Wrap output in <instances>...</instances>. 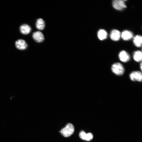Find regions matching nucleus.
Returning a JSON list of instances; mask_svg holds the SVG:
<instances>
[{
  "instance_id": "423d86ee",
  "label": "nucleus",
  "mask_w": 142,
  "mask_h": 142,
  "mask_svg": "<svg viewBox=\"0 0 142 142\" xmlns=\"http://www.w3.org/2000/svg\"><path fill=\"white\" fill-rule=\"evenodd\" d=\"M32 37L35 41L38 43L43 42L44 39V37L43 34L41 32L39 31L33 33Z\"/></svg>"
},
{
  "instance_id": "2eb2a0df",
  "label": "nucleus",
  "mask_w": 142,
  "mask_h": 142,
  "mask_svg": "<svg viewBox=\"0 0 142 142\" xmlns=\"http://www.w3.org/2000/svg\"><path fill=\"white\" fill-rule=\"evenodd\" d=\"M86 134L84 131H82L80 133L79 136L81 139L85 140Z\"/></svg>"
},
{
  "instance_id": "f8f14e48",
  "label": "nucleus",
  "mask_w": 142,
  "mask_h": 142,
  "mask_svg": "<svg viewBox=\"0 0 142 142\" xmlns=\"http://www.w3.org/2000/svg\"><path fill=\"white\" fill-rule=\"evenodd\" d=\"M133 42L134 45L138 47L141 46L142 37L140 35H137L134 38Z\"/></svg>"
},
{
  "instance_id": "9b49d317",
  "label": "nucleus",
  "mask_w": 142,
  "mask_h": 142,
  "mask_svg": "<svg viewBox=\"0 0 142 142\" xmlns=\"http://www.w3.org/2000/svg\"><path fill=\"white\" fill-rule=\"evenodd\" d=\"M36 28L39 30H43L45 27V23L44 20L42 18L37 19L36 23Z\"/></svg>"
},
{
  "instance_id": "ddd939ff",
  "label": "nucleus",
  "mask_w": 142,
  "mask_h": 142,
  "mask_svg": "<svg viewBox=\"0 0 142 142\" xmlns=\"http://www.w3.org/2000/svg\"><path fill=\"white\" fill-rule=\"evenodd\" d=\"M97 36L100 40H103L107 38V33L105 30L100 29L98 32Z\"/></svg>"
},
{
  "instance_id": "f257e3e1",
  "label": "nucleus",
  "mask_w": 142,
  "mask_h": 142,
  "mask_svg": "<svg viewBox=\"0 0 142 142\" xmlns=\"http://www.w3.org/2000/svg\"><path fill=\"white\" fill-rule=\"evenodd\" d=\"M112 72L118 76L123 75L125 72V69L123 65L119 63H114L112 66Z\"/></svg>"
},
{
  "instance_id": "4468645a",
  "label": "nucleus",
  "mask_w": 142,
  "mask_h": 142,
  "mask_svg": "<svg viewBox=\"0 0 142 142\" xmlns=\"http://www.w3.org/2000/svg\"><path fill=\"white\" fill-rule=\"evenodd\" d=\"M133 58L135 61L140 62L141 61L142 53L140 51H135L133 54Z\"/></svg>"
},
{
  "instance_id": "f03ea898",
  "label": "nucleus",
  "mask_w": 142,
  "mask_h": 142,
  "mask_svg": "<svg viewBox=\"0 0 142 142\" xmlns=\"http://www.w3.org/2000/svg\"><path fill=\"white\" fill-rule=\"evenodd\" d=\"M74 131L75 128L73 125L69 123L60 132L63 136L67 137L71 136L74 133Z\"/></svg>"
},
{
  "instance_id": "1a4fd4ad",
  "label": "nucleus",
  "mask_w": 142,
  "mask_h": 142,
  "mask_svg": "<svg viewBox=\"0 0 142 142\" xmlns=\"http://www.w3.org/2000/svg\"><path fill=\"white\" fill-rule=\"evenodd\" d=\"M133 36V34L131 31L126 30L123 31L121 34V37L123 39L125 40L131 39Z\"/></svg>"
},
{
  "instance_id": "dca6fc26",
  "label": "nucleus",
  "mask_w": 142,
  "mask_h": 142,
  "mask_svg": "<svg viewBox=\"0 0 142 142\" xmlns=\"http://www.w3.org/2000/svg\"><path fill=\"white\" fill-rule=\"evenodd\" d=\"M93 137V134L91 133L87 134L85 140L90 141L92 139Z\"/></svg>"
},
{
  "instance_id": "0eeeda50",
  "label": "nucleus",
  "mask_w": 142,
  "mask_h": 142,
  "mask_svg": "<svg viewBox=\"0 0 142 142\" xmlns=\"http://www.w3.org/2000/svg\"><path fill=\"white\" fill-rule=\"evenodd\" d=\"M119 58L121 61L124 63L127 62L130 59L129 54L125 51H121L119 53Z\"/></svg>"
},
{
  "instance_id": "9d476101",
  "label": "nucleus",
  "mask_w": 142,
  "mask_h": 142,
  "mask_svg": "<svg viewBox=\"0 0 142 142\" xmlns=\"http://www.w3.org/2000/svg\"><path fill=\"white\" fill-rule=\"evenodd\" d=\"M19 29L20 32L25 35L29 34L31 30V27L26 24H24L21 25Z\"/></svg>"
},
{
  "instance_id": "6e6552de",
  "label": "nucleus",
  "mask_w": 142,
  "mask_h": 142,
  "mask_svg": "<svg viewBox=\"0 0 142 142\" xmlns=\"http://www.w3.org/2000/svg\"><path fill=\"white\" fill-rule=\"evenodd\" d=\"M121 35V34L119 31L114 29L111 31L110 34V37L112 40L117 41L119 39Z\"/></svg>"
},
{
  "instance_id": "7ed1b4c3",
  "label": "nucleus",
  "mask_w": 142,
  "mask_h": 142,
  "mask_svg": "<svg viewBox=\"0 0 142 142\" xmlns=\"http://www.w3.org/2000/svg\"><path fill=\"white\" fill-rule=\"evenodd\" d=\"M112 5L114 9L119 10H122L126 7L124 1L114 0L113 2Z\"/></svg>"
},
{
  "instance_id": "39448f33",
  "label": "nucleus",
  "mask_w": 142,
  "mask_h": 142,
  "mask_svg": "<svg viewBox=\"0 0 142 142\" xmlns=\"http://www.w3.org/2000/svg\"><path fill=\"white\" fill-rule=\"evenodd\" d=\"M16 48L20 50H24L26 49L28 45L25 40L23 39H19L15 43Z\"/></svg>"
},
{
  "instance_id": "20e7f679",
  "label": "nucleus",
  "mask_w": 142,
  "mask_h": 142,
  "mask_svg": "<svg viewBox=\"0 0 142 142\" xmlns=\"http://www.w3.org/2000/svg\"><path fill=\"white\" fill-rule=\"evenodd\" d=\"M130 77L131 79L133 82L137 81L141 82L142 80V73L138 71H133L130 74Z\"/></svg>"
},
{
  "instance_id": "f3484780",
  "label": "nucleus",
  "mask_w": 142,
  "mask_h": 142,
  "mask_svg": "<svg viewBox=\"0 0 142 142\" xmlns=\"http://www.w3.org/2000/svg\"><path fill=\"white\" fill-rule=\"evenodd\" d=\"M142 63H141L140 64V70H141V71H142Z\"/></svg>"
}]
</instances>
